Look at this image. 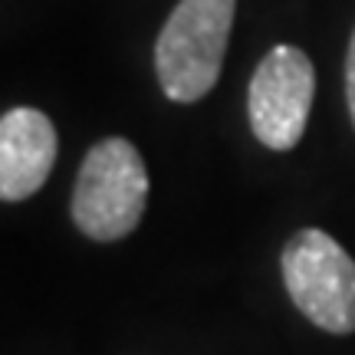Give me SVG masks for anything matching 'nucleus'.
Wrapping results in <instances>:
<instances>
[{"label":"nucleus","mask_w":355,"mask_h":355,"mask_svg":"<svg viewBox=\"0 0 355 355\" xmlns=\"http://www.w3.org/2000/svg\"><path fill=\"white\" fill-rule=\"evenodd\" d=\"M283 283L313 326L336 336L355 332V260L326 230L306 227L283 247Z\"/></svg>","instance_id":"7ed1b4c3"},{"label":"nucleus","mask_w":355,"mask_h":355,"mask_svg":"<svg viewBox=\"0 0 355 355\" xmlns=\"http://www.w3.org/2000/svg\"><path fill=\"white\" fill-rule=\"evenodd\" d=\"M56 162V128L40 109L0 115V201H26L37 194Z\"/></svg>","instance_id":"39448f33"},{"label":"nucleus","mask_w":355,"mask_h":355,"mask_svg":"<svg viewBox=\"0 0 355 355\" xmlns=\"http://www.w3.org/2000/svg\"><path fill=\"white\" fill-rule=\"evenodd\" d=\"M148 201V171L128 139H102L79 168L73 220L92 241H122L139 227Z\"/></svg>","instance_id":"f03ea898"},{"label":"nucleus","mask_w":355,"mask_h":355,"mask_svg":"<svg viewBox=\"0 0 355 355\" xmlns=\"http://www.w3.org/2000/svg\"><path fill=\"white\" fill-rule=\"evenodd\" d=\"M237 0H181L155 43L158 83L171 102H198L217 86Z\"/></svg>","instance_id":"f257e3e1"},{"label":"nucleus","mask_w":355,"mask_h":355,"mask_svg":"<svg viewBox=\"0 0 355 355\" xmlns=\"http://www.w3.org/2000/svg\"><path fill=\"white\" fill-rule=\"evenodd\" d=\"M316 96V69L300 46L279 43L254 69L247 89L250 128L260 145L290 152L300 145Z\"/></svg>","instance_id":"20e7f679"},{"label":"nucleus","mask_w":355,"mask_h":355,"mask_svg":"<svg viewBox=\"0 0 355 355\" xmlns=\"http://www.w3.org/2000/svg\"><path fill=\"white\" fill-rule=\"evenodd\" d=\"M345 99H349V112H352L355 125V30L349 40V56H345Z\"/></svg>","instance_id":"423d86ee"}]
</instances>
